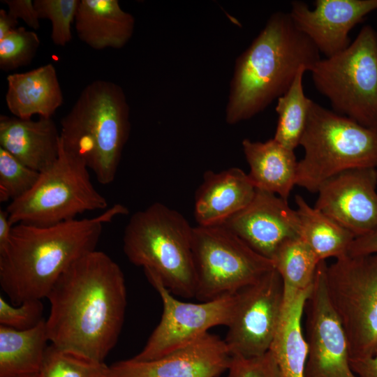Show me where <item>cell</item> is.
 Masks as SVG:
<instances>
[{"mask_svg":"<svg viewBox=\"0 0 377 377\" xmlns=\"http://www.w3.org/2000/svg\"><path fill=\"white\" fill-rule=\"evenodd\" d=\"M46 298L51 344L104 362L118 341L127 304L119 265L103 251L89 252L64 272Z\"/></svg>","mask_w":377,"mask_h":377,"instance_id":"obj_1","label":"cell"},{"mask_svg":"<svg viewBox=\"0 0 377 377\" xmlns=\"http://www.w3.org/2000/svg\"><path fill=\"white\" fill-rule=\"evenodd\" d=\"M117 204L101 214L48 226H13L7 247L0 252V286L14 305L46 298L77 259L96 250L105 223L127 214Z\"/></svg>","mask_w":377,"mask_h":377,"instance_id":"obj_2","label":"cell"},{"mask_svg":"<svg viewBox=\"0 0 377 377\" xmlns=\"http://www.w3.org/2000/svg\"><path fill=\"white\" fill-rule=\"evenodd\" d=\"M320 54L289 13L272 14L237 59L226 108L227 123L235 124L263 111L286 93L300 68L310 72L321 59Z\"/></svg>","mask_w":377,"mask_h":377,"instance_id":"obj_3","label":"cell"},{"mask_svg":"<svg viewBox=\"0 0 377 377\" xmlns=\"http://www.w3.org/2000/svg\"><path fill=\"white\" fill-rule=\"evenodd\" d=\"M129 106L122 88L96 80L81 91L61 120L60 145L84 161L101 184L117 175L130 133Z\"/></svg>","mask_w":377,"mask_h":377,"instance_id":"obj_4","label":"cell"},{"mask_svg":"<svg viewBox=\"0 0 377 377\" xmlns=\"http://www.w3.org/2000/svg\"><path fill=\"white\" fill-rule=\"evenodd\" d=\"M193 228L177 211L154 202L131 216L124 252L131 263L157 275L172 295L195 297Z\"/></svg>","mask_w":377,"mask_h":377,"instance_id":"obj_5","label":"cell"},{"mask_svg":"<svg viewBox=\"0 0 377 377\" xmlns=\"http://www.w3.org/2000/svg\"><path fill=\"white\" fill-rule=\"evenodd\" d=\"M300 145L304 154L298 161L296 185L311 193L342 172L377 168V130L311 99Z\"/></svg>","mask_w":377,"mask_h":377,"instance_id":"obj_6","label":"cell"},{"mask_svg":"<svg viewBox=\"0 0 377 377\" xmlns=\"http://www.w3.org/2000/svg\"><path fill=\"white\" fill-rule=\"evenodd\" d=\"M310 73L334 112L377 130V31L371 25L343 51L320 59Z\"/></svg>","mask_w":377,"mask_h":377,"instance_id":"obj_7","label":"cell"},{"mask_svg":"<svg viewBox=\"0 0 377 377\" xmlns=\"http://www.w3.org/2000/svg\"><path fill=\"white\" fill-rule=\"evenodd\" d=\"M107 207L106 198L91 182L85 163L60 145L55 162L40 172L34 186L11 201L6 210L13 226L26 223L48 226Z\"/></svg>","mask_w":377,"mask_h":377,"instance_id":"obj_8","label":"cell"},{"mask_svg":"<svg viewBox=\"0 0 377 377\" xmlns=\"http://www.w3.org/2000/svg\"><path fill=\"white\" fill-rule=\"evenodd\" d=\"M327 295L346 334L350 360L377 353V253L337 258L327 265Z\"/></svg>","mask_w":377,"mask_h":377,"instance_id":"obj_9","label":"cell"},{"mask_svg":"<svg viewBox=\"0 0 377 377\" xmlns=\"http://www.w3.org/2000/svg\"><path fill=\"white\" fill-rule=\"evenodd\" d=\"M192 251L200 302L234 295L274 268L272 260L222 226L193 227Z\"/></svg>","mask_w":377,"mask_h":377,"instance_id":"obj_10","label":"cell"},{"mask_svg":"<svg viewBox=\"0 0 377 377\" xmlns=\"http://www.w3.org/2000/svg\"><path fill=\"white\" fill-rule=\"evenodd\" d=\"M144 271L161 299L163 313L144 348L132 359L149 361L160 358L195 341L213 327L229 324L235 294L199 303L182 302L175 297L157 275Z\"/></svg>","mask_w":377,"mask_h":377,"instance_id":"obj_11","label":"cell"},{"mask_svg":"<svg viewBox=\"0 0 377 377\" xmlns=\"http://www.w3.org/2000/svg\"><path fill=\"white\" fill-rule=\"evenodd\" d=\"M283 301V282L275 268L235 294L223 339L231 356L252 357L269 350L281 322Z\"/></svg>","mask_w":377,"mask_h":377,"instance_id":"obj_12","label":"cell"},{"mask_svg":"<svg viewBox=\"0 0 377 377\" xmlns=\"http://www.w3.org/2000/svg\"><path fill=\"white\" fill-rule=\"evenodd\" d=\"M326 267L325 260L319 263L304 306L308 355L304 377H357L350 367L346 334L327 295Z\"/></svg>","mask_w":377,"mask_h":377,"instance_id":"obj_13","label":"cell"},{"mask_svg":"<svg viewBox=\"0 0 377 377\" xmlns=\"http://www.w3.org/2000/svg\"><path fill=\"white\" fill-rule=\"evenodd\" d=\"M314 207L332 218L355 237L377 227V168L339 173L319 187Z\"/></svg>","mask_w":377,"mask_h":377,"instance_id":"obj_14","label":"cell"},{"mask_svg":"<svg viewBox=\"0 0 377 377\" xmlns=\"http://www.w3.org/2000/svg\"><path fill=\"white\" fill-rule=\"evenodd\" d=\"M231 357L224 340L208 332L158 359L114 362L105 377H219L228 370Z\"/></svg>","mask_w":377,"mask_h":377,"instance_id":"obj_15","label":"cell"},{"mask_svg":"<svg viewBox=\"0 0 377 377\" xmlns=\"http://www.w3.org/2000/svg\"><path fill=\"white\" fill-rule=\"evenodd\" d=\"M237 235L253 250L272 259L280 246L300 237V222L288 200L256 188L251 201L221 225Z\"/></svg>","mask_w":377,"mask_h":377,"instance_id":"obj_16","label":"cell"},{"mask_svg":"<svg viewBox=\"0 0 377 377\" xmlns=\"http://www.w3.org/2000/svg\"><path fill=\"white\" fill-rule=\"evenodd\" d=\"M290 6L289 14L296 27L328 57L349 46L350 31L377 10V0H316L313 9L302 1Z\"/></svg>","mask_w":377,"mask_h":377,"instance_id":"obj_17","label":"cell"},{"mask_svg":"<svg viewBox=\"0 0 377 377\" xmlns=\"http://www.w3.org/2000/svg\"><path fill=\"white\" fill-rule=\"evenodd\" d=\"M256 190L248 174L238 168L206 172L195 196L196 222L202 226L221 225L251 201Z\"/></svg>","mask_w":377,"mask_h":377,"instance_id":"obj_18","label":"cell"},{"mask_svg":"<svg viewBox=\"0 0 377 377\" xmlns=\"http://www.w3.org/2000/svg\"><path fill=\"white\" fill-rule=\"evenodd\" d=\"M60 132L52 118L38 120L0 115V147L27 167L41 172L59 152Z\"/></svg>","mask_w":377,"mask_h":377,"instance_id":"obj_19","label":"cell"},{"mask_svg":"<svg viewBox=\"0 0 377 377\" xmlns=\"http://www.w3.org/2000/svg\"><path fill=\"white\" fill-rule=\"evenodd\" d=\"M6 80V105L17 118L29 119L35 114L52 118L63 104V93L52 64L10 74Z\"/></svg>","mask_w":377,"mask_h":377,"instance_id":"obj_20","label":"cell"},{"mask_svg":"<svg viewBox=\"0 0 377 377\" xmlns=\"http://www.w3.org/2000/svg\"><path fill=\"white\" fill-rule=\"evenodd\" d=\"M75 26L80 40L91 48L120 49L132 37L135 19L117 0H80Z\"/></svg>","mask_w":377,"mask_h":377,"instance_id":"obj_21","label":"cell"},{"mask_svg":"<svg viewBox=\"0 0 377 377\" xmlns=\"http://www.w3.org/2000/svg\"><path fill=\"white\" fill-rule=\"evenodd\" d=\"M242 145L250 168L248 175L256 188L288 200L296 185L298 161L295 150L274 138L265 142L244 139Z\"/></svg>","mask_w":377,"mask_h":377,"instance_id":"obj_22","label":"cell"},{"mask_svg":"<svg viewBox=\"0 0 377 377\" xmlns=\"http://www.w3.org/2000/svg\"><path fill=\"white\" fill-rule=\"evenodd\" d=\"M48 341L45 319L24 330L0 325V377L38 374Z\"/></svg>","mask_w":377,"mask_h":377,"instance_id":"obj_23","label":"cell"},{"mask_svg":"<svg viewBox=\"0 0 377 377\" xmlns=\"http://www.w3.org/2000/svg\"><path fill=\"white\" fill-rule=\"evenodd\" d=\"M311 287L302 292L290 307L282 312L279 326L270 347L269 350L276 361L281 377H304L308 345L302 320Z\"/></svg>","mask_w":377,"mask_h":377,"instance_id":"obj_24","label":"cell"},{"mask_svg":"<svg viewBox=\"0 0 377 377\" xmlns=\"http://www.w3.org/2000/svg\"><path fill=\"white\" fill-rule=\"evenodd\" d=\"M300 222V238L320 261L347 255L355 236L332 218L297 195L295 199Z\"/></svg>","mask_w":377,"mask_h":377,"instance_id":"obj_25","label":"cell"},{"mask_svg":"<svg viewBox=\"0 0 377 377\" xmlns=\"http://www.w3.org/2000/svg\"><path fill=\"white\" fill-rule=\"evenodd\" d=\"M272 260L283 282V312L302 292L311 287L320 261L300 237L282 244Z\"/></svg>","mask_w":377,"mask_h":377,"instance_id":"obj_26","label":"cell"},{"mask_svg":"<svg viewBox=\"0 0 377 377\" xmlns=\"http://www.w3.org/2000/svg\"><path fill=\"white\" fill-rule=\"evenodd\" d=\"M307 71L302 67L288 89L277 99L275 108L278 121L274 139L287 148L295 150L303 135L311 99L303 88V76Z\"/></svg>","mask_w":377,"mask_h":377,"instance_id":"obj_27","label":"cell"},{"mask_svg":"<svg viewBox=\"0 0 377 377\" xmlns=\"http://www.w3.org/2000/svg\"><path fill=\"white\" fill-rule=\"evenodd\" d=\"M108 367L53 344L46 348L38 377H105Z\"/></svg>","mask_w":377,"mask_h":377,"instance_id":"obj_28","label":"cell"},{"mask_svg":"<svg viewBox=\"0 0 377 377\" xmlns=\"http://www.w3.org/2000/svg\"><path fill=\"white\" fill-rule=\"evenodd\" d=\"M40 172L27 167L0 147V201H13L27 193Z\"/></svg>","mask_w":377,"mask_h":377,"instance_id":"obj_29","label":"cell"},{"mask_svg":"<svg viewBox=\"0 0 377 377\" xmlns=\"http://www.w3.org/2000/svg\"><path fill=\"white\" fill-rule=\"evenodd\" d=\"M40 44L35 31L17 27L0 40V68L8 71L29 64Z\"/></svg>","mask_w":377,"mask_h":377,"instance_id":"obj_30","label":"cell"},{"mask_svg":"<svg viewBox=\"0 0 377 377\" xmlns=\"http://www.w3.org/2000/svg\"><path fill=\"white\" fill-rule=\"evenodd\" d=\"M80 0H34L40 19L51 22V39L58 46L64 47L72 40L71 26Z\"/></svg>","mask_w":377,"mask_h":377,"instance_id":"obj_31","label":"cell"},{"mask_svg":"<svg viewBox=\"0 0 377 377\" xmlns=\"http://www.w3.org/2000/svg\"><path fill=\"white\" fill-rule=\"evenodd\" d=\"M43 313L41 300H27L17 306L0 296V325L17 330H28L44 320Z\"/></svg>","mask_w":377,"mask_h":377,"instance_id":"obj_32","label":"cell"},{"mask_svg":"<svg viewBox=\"0 0 377 377\" xmlns=\"http://www.w3.org/2000/svg\"><path fill=\"white\" fill-rule=\"evenodd\" d=\"M227 371V377H281L270 350L252 357L232 356Z\"/></svg>","mask_w":377,"mask_h":377,"instance_id":"obj_33","label":"cell"},{"mask_svg":"<svg viewBox=\"0 0 377 377\" xmlns=\"http://www.w3.org/2000/svg\"><path fill=\"white\" fill-rule=\"evenodd\" d=\"M8 7V12L15 19L22 20L34 30L40 27V18L31 0H3Z\"/></svg>","mask_w":377,"mask_h":377,"instance_id":"obj_34","label":"cell"},{"mask_svg":"<svg viewBox=\"0 0 377 377\" xmlns=\"http://www.w3.org/2000/svg\"><path fill=\"white\" fill-rule=\"evenodd\" d=\"M375 253H377V227L369 234L355 238L348 253L350 256Z\"/></svg>","mask_w":377,"mask_h":377,"instance_id":"obj_35","label":"cell"},{"mask_svg":"<svg viewBox=\"0 0 377 377\" xmlns=\"http://www.w3.org/2000/svg\"><path fill=\"white\" fill-rule=\"evenodd\" d=\"M351 369L357 377H377V353L356 360H350Z\"/></svg>","mask_w":377,"mask_h":377,"instance_id":"obj_36","label":"cell"},{"mask_svg":"<svg viewBox=\"0 0 377 377\" xmlns=\"http://www.w3.org/2000/svg\"><path fill=\"white\" fill-rule=\"evenodd\" d=\"M13 225L9 221L6 209H0V252L9 244Z\"/></svg>","mask_w":377,"mask_h":377,"instance_id":"obj_37","label":"cell"},{"mask_svg":"<svg viewBox=\"0 0 377 377\" xmlns=\"http://www.w3.org/2000/svg\"><path fill=\"white\" fill-rule=\"evenodd\" d=\"M17 24L18 20L6 10L0 9V40L17 29Z\"/></svg>","mask_w":377,"mask_h":377,"instance_id":"obj_38","label":"cell"},{"mask_svg":"<svg viewBox=\"0 0 377 377\" xmlns=\"http://www.w3.org/2000/svg\"><path fill=\"white\" fill-rule=\"evenodd\" d=\"M19 377H38L37 374H30V375H24Z\"/></svg>","mask_w":377,"mask_h":377,"instance_id":"obj_39","label":"cell"}]
</instances>
